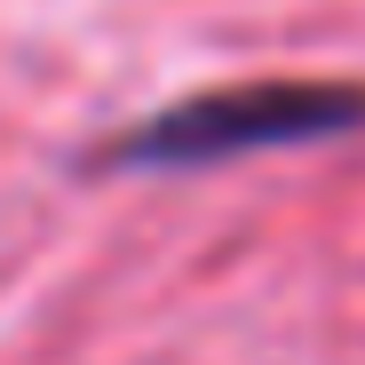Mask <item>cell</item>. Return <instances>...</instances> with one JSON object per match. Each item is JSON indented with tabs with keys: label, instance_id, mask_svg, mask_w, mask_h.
<instances>
[{
	"label": "cell",
	"instance_id": "6da1fadb",
	"mask_svg": "<svg viewBox=\"0 0 365 365\" xmlns=\"http://www.w3.org/2000/svg\"><path fill=\"white\" fill-rule=\"evenodd\" d=\"M365 128V88L334 80H262V88H215L182 96L175 111L143 119L135 135L111 143V167H215L238 151H286Z\"/></svg>",
	"mask_w": 365,
	"mask_h": 365
}]
</instances>
